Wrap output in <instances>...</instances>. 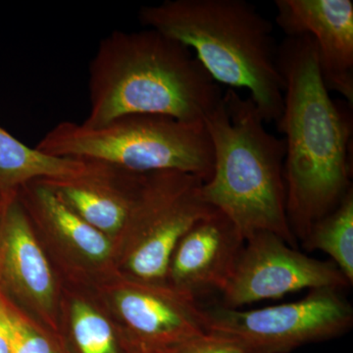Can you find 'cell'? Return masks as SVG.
<instances>
[{"instance_id":"cell-11","label":"cell","mask_w":353,"mask_h":353,"mask_svg":"<svg viewBox=\"0 0 353 353\" xmlns=\"http://www.w3.org/2000/svg\"><path fill=\"white\" fill-rule=\"evenodd\" d=\"M245 239L229 218L215 209L197 221L179 241L167 274V285L197 297L226 289Z\"/></svg>"},{"instance_id":"cell-18","label":"cell","mask_w":353,"mask_h":353,"mask_svg":"<svg viewBox=\"0 0 353 353\" xmlns=\"http://www.w3.org/2000/svg\"><path fill=\"white\" fill-rule=\"evenodd\" d=\"M11 353H58L46 334L6 297Z\"/></svg>"},{"instance_id":"cell-5","label":"cell","mask_w":353,"mask_h":353,"mask_svg":"<svg viewBox=\"0 0 353 353\" xmlns=\"http://www.w3.org/2000/svg\"><path fill=\"white\" fill-rule=\"evenodd\" d=\"M36 148L51 157L102 162L138 174L183 172L203 183L214 167L204 122L152 114L123 116L97 128L62 122Z\"/></svg>"},{"instance_id":"cell-6","label":"cell","mask_w":353,"mask_h":353,"mask_svg":"<svg viewBox=\"0 0 353 353\" xmlns=\"http://www.w3.org/2000/svg\"><path fill=\"white\" fill-rule=\"evenodd\" d=\"M203 181L179 171L145 174L124 236L125 266L132 280L167 285L179 241L197 221L215 210L201 194Z\"/></svg>"},{"instance_id":"cell-21","label":"cell","mask_w":353,"mask_h":353,"mask_svg":"<svg viewBox=\"0 0 353 353\" xmlns=\"http://www.w3.org/2000/svg\"><path fill=\"white\" fill-rule=\"evenodd\" d=\"M134 353H162L159 352H155V350H148V348L139 347L137 348L136 352Z\"/></svg>"},{"instance_id":"cell-3","label":"cell","mask_w":353,"mask_h":353,"mask_svg":"<svg viewBox=\"0 0 353 353\" xmlns=\"http://www.w3.org/2000/svg\"><path fill=\"white\" fill-rule=\"evenodd\" d=\"M146 29L187 46L216 83L245 88L265 122L283 111L274 26L245 0H165L139 9Z\"/></svg>"},{"instance_id":"cell-22","label":"cell","mask_w":353,"mask_h":353,"mask_svg":"<svg viewBox=\"0 0 353 353\" xmlns=\"http://www.w3.org/2000/svg\"><path fill=\"white\" fill-rule=\"evenodd\" d=\"M7 197H8V196H7ZM7 197H6V199H4L3 201L0 202V213H1L2 206H3L4 201H6V199H7Z\"/></svg>"},{"instance_id":"cell-2","label":"cell","mask_w":353,"mask_h":353,"mask_svg":"<svg viewBox=\"0 0 353 353\" xmlns=\"http://www.w3.org/2000/svg\"><path fill=\"white\" fill-rule=\"evenodd\" d=\"M88 88L83 124L90 128L134 114L204 122L224 94L187 46L152 29L115 31L101 41Z\"/></svg>"},{"instance_id":"cell-23","label":"cell","mask_w":353,"mask_h":353,"mask_svg":"<svg viewBox=\"0 0 353 353\" xmlns=\"http://www.w3.org/2000/svg\"><path fill=\"white\" fill-rule=\"evenodd\" d=\"M7 197V196H6ZM6 199V197L4 196H1V194H0V202H1L2 201H3V199Z\"/></svg>"},{"instance_id":"cell-17","label":"cell","mask_w":353,"mask_h":353,"mask_svg":"<svg viewBox=\"0 0 353 353\" xmlns=\"http://www.w3.org/2000/svg\"><path fill=\"white\" fill-rule=\"evenodd\" d=\"M72 334L81 353H118L115 334L108 320L90 304H72Z\"/></svg>"},{"instance_id":"cell-9","label":"cell","mask_w":353,"mask_h":353,"mask_svg":"<svg viewBox=\"0 0 353 353\" xmlns=\"http://www.w3.org/2000/svg\"><path fill=\"white\" fill-rule=\"evenodd\" d=\"M276 23L288 38L309 36L329 92L353 106L352 0H276Z\"/></svg>"},{"instance_id":"cell-7","label":"cell","mask_w":353,"mask_h":353,"mask_svg":"<svg viewBox=\"0 0 353 353\" xmlns=\"http://www.w3.org/2000/svg\"><path fill=\"white\" fill-rule=\"evenodd\" d=\"M203 309L206 332L233 341L243 353H288L352 328L353 309L341 290L317 289L294 303L241 311Z\"/></svg>"},{"instance_id":"cell-14","label":"cell","mask_w":353,"mask_h":353,"mask_svg":"<svg viewBox=\"0 0 353 353\" xmlns=\"http://www.w3.org/2000/svg\"><path fill=\"white\" fill-rule=\"evenodd\" d=\"M21 189L27 194L28 203L20 201L24 208L31 209L48 229L66 241L85 259L102 262L110 256L112 252L110 238L77 214L43 181H34Z\"/></svg>"},{"instance_id":"cell-16","label":"cell","mask_w":353,"mask_h":353,"mask_svg":"<svg viewBox=\"0 0 353 353\" xmlns=\"http://www.w3.org/2000/svg\"><path fill=\"white\" fill-rule=\"evenodd\" d=\"M308 250H321L333 259L341 273L353 282V190L328 215L311 228L306 236Z\"/></svg>"},{"instance_id":"cell-4","label":"cell","mask_w":353,"mask_h":353,"mask_svg":"<svg viewBox=\"0 0 353 353\" xmlns=\"http://www.w3.org/2000/svg\"><path fill=\"white\" fill-rule=\"evenodd\" d=\"M250 97L233 88L204 119L214 153L213 174L201 194L229 218L245 241L270 232L296 248L285 210V141L265 128Z\"/></svg>"},{"instance_id":"cell-1","label":"cell","mask_w":353,"mask_h":353,"mask_svg":"<svg viewBox=\"0 0 353 353\" xmlns=\"http://www.w3.org/2000/svg\"><path fill=\"white\" fill-rule=\"evenodd\" d=\"M277 61L284 80L275 123L284 134L285 210L294 236L304 241L352 189V108L332 99L310 37H285Z\"/></svg>"},{"instance_id":"cell-15","label":"cell","mask_w":353,"mask_h":353,"mask_svg":"<svg viewBox=\"0 0 353 353\" xmlns=\"http://www.w3.org/2000/svg\"><path fill=\"white\" fill-rule=\"evenodd\" d=\"M88 162L51 157L21 143L0 127V194H17L27 183L39 180H69L83 176Z\"/></svg>"},{"instance_id":"cell-13","label":"cell","mask_w":353,"mask_h":353,"mask_svg":"<svg viewBox=\"0 0 353 353\" xmlns=\"http://www.w3.org/2000/svg\"><path fill=\"white\" fill-rule=\"evenodd\" d=\"M0 280L50 318L54 278L17 194L7 197L0 213Z\"/></svg>"},{"instance_id":"cell-20","label":"cell","mask_w":353,"mask_h":353,"mask_svg":"<svg viewBox=\"0 0 353 353\" xmlns=\"http://www.w3.org/2000/svg\"><path fill=\"white\" fill-rule=\"evenodd\" d=\"M0 353H11V339L6 312V296L0 290Z\"/></svg>"},{"instance_id":"cell-12","label":"cell","mask_w":353,"mask_h":353,"mask_svg":"<svg viewBox=\"0 0 353 353\" xmlns=\"http://www.w3.org/2000/svg\"><path fill=\"white\" fill-rule=\"evenodd\" d=\"M87 173L69 180H41L77 214L108 236L124 234L145 174L88 161Z\"/></svg>"},{"instance_id":"cell-19","label":"cell","mask_w":353,"mask_h":353,"mask_svg":"<svg viewBox=\"0 0 353 353\" xmlns=\"http://www.w3.org/2000/svg\"><path fill=\"white\" fill-rule=\"evenodd\" d=\"M171 353H243L233 341L206 334L201 338L190 341Z\"/></svg>"},{"instance_id":"cell-8","label":"cell","mask_w":353,"mask_h":353,"mask_svg":"<svg viewBox=\"0 0 353 353\" xmlns=\"http://www.w3.org/2000/svg\"><path fill=\"white\" fill-rule=\"evenodd\" d=\"M350 285L334 262L311 259L277 234L260 232L245 241L220 305L238 309L301 290Z\"/></svg>"},{"instance_id":"cell-10","label":"cell","mask_w":353,"mask_h":353,"mask_svg":"<svg viewBox=\"0 0 353 353\" xmlns=\"http://www.w3.org/2000/svg\"><path fill=\"white\" fill-rule=\"evenodd\" d=\"M114 303L139 347L171 353L208 334L199 303L168 285L132 280L116 292Z\"/></svg>"}]
</instances>
